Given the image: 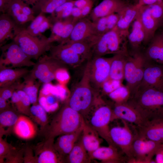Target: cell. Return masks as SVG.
Returning <instances> with one entry per match:
<instances>
[{
	"label": "cell",
	"mask_w": 163,
	"mask_h": 163,
	"mask_svg": "<svg viewBox=\"0 0 163 163\" xmlns=\"http://www.w3.org/2000/svg\"><path fill=\"white\" fill-rule=\"evenodd\" d=\"M85 122L81 115L66 104L41 131L45 139H55L78 130L83 127Z\"/></svg>",
	"instance_id": "obj_2"
},
{
	"label": "cell",
	"mask_w": 163,
	"mask_h": 163,
	"mask_svg": "<svg viewBox=\"0 0 163 163\" xmlns=\"http://www.w3.org/2000/svg\"><path fill=\"white\" fill-rule=\"evenodd\" d=\"M25 28L17 25L7 13H2L0 16V45L8 39H13L18 32Z\"/></svg>",
	"instance_id": "obj_26"
},
{
	"label": "cell",
	"mask_w": 163,
	"mask_h": 163,
	"mask_svg": "<svg viewBox=\"0 0 163 163\" xmlns=\"http://www.w3.org/2000/svg\"><path fill=\"white\" fill-rule=\"evenodd\" d=\"M97 36L93 21L85 17L76 22L69 39L66 41H86L92 45Z\"/></svg>",
	"instance_id": "obj_16"
},
{
	"label": "cell",
	"mask_w": 163,
	"mask_h": 163,
	"mask_svg": "<svg viewBox=\"0 0 163 163\" xmlns=\"http://www.w3.org/2000/svg\"><path fill=\"white\" fill-rule=\"evenodd\" d=\"M46 112L43 107L37 103L33 104L30 108V117L40 126L41 130L48 122Z\"/></svg>",
	"instance_id": "obj_37"
},
{
	"label": "cell",
	"mask_w": 163,
	"mask_h": 163,
	"mask_svg": "<svg viewBox=\"0 0 163 163\" xmlns=\"http://www.w3.org/2000/svg\"><path fill=\"white\" fill-rule=\"evenodd\" d=\"M18 116L11 108L0 112V131L5 128H7L8 131L9 129L11 130L16 122Z\"/></svg>",
	"instance_id": "obj_38"
},
{
	"label": "cell",
	"mask_w": 163,
	"mask_h": 163,
	"mask_svg": "<svg viewBox=\"0 0 163 163\" xmlns=\"http://www.w3.org/2000/svg\"><path fill=\"white\" fill-rule=\"evenodd\" d=\"M24 28L18 32L13 40L31 59L38 60L47 51L49 50L53 43L49 37L42 35L33 36Z\"/></svg>",
	"instance_id": "obj_4"
},
{
	"label": "cell",
	"mask_w": 163,
	"mask_h": 163,
	"mask_svg": "<svg viewBox=\"0 0 163 163\" xmlns=\"http://www.w3.org/2000/svg\"><path fill=\"white\" fill-rule=\"evenodd\" d=\"M62 43H67L84 61L85 60L88 61L92 57V46L87 41H66Z\"/></svg>",
	"instance_id": "obj_35"
},
{
	"label": "cell",
	"mask_w": 163,
	"mask_h": 163,
	"mask_svg": "<svg viewBox=\"0 0 163 163\" xmlns=\"http://www.w3.org/2000/svg\"><path fill=\"white\" fill-rule=\"evenodd\" d=\"M92 1V0H74V6L82 9Z\"/></svg>",
	"instance_id": "obj_56"
},
{
	"label": "cell",
	"mask_w": 163,
	"mask_h": 163,
	"mask_svg": "<svg viewBox=\"0 0 163 163\" xmlns=\"http://www.w3.org/2000/svg\"><path fill=\"white\" fill-rule=\"evenodd\" d=\"M47 103L49 105H51L54 103V99L51 95H47L46 96Z\"/></svg>",
	"instance_id": "obj_60"
},
{
	"label": "cell",
	"mask_w": 163,
	"mask_h": 163,
	"mask_svg": "<svg viewBox=\"0 0 163 163\" xmlns=\"http://www.w3.org/2000/svg\"><path fill=\"white\" fill-rule=\"evenodd\" d=\"M29 5L23 2L22 6L23 12L24 14L27 16H34L35 12L32 8L30 7Z\"/></svg>",
	"instance_id": "obj_53"
},
{
	"label": "cell",
	"mask_w": 163,
	"mask_h": 163,
	"mask_svg": "<svg viewBox=\"0 0 163 163\" xmlns=\"http://www.w3.org/2000/svg\"><path fill=\"white\" fill-rule=\"evenodd\" d=\"M163 1V0H139L138 4L140 5H151Z\"/></svg>",
	"instance_id": "obj_59"
},
{
	"label": "cell",
	"mask_w": 163,
	"mask_h": 163,
	"mask_svg": "<svg viewBox=\"0 0 163 163\" xmlns=\"http://www.w3.org/2000/svg\"><path fill=\"white\" fill-rule=\"evenodd\" d=\"M11 0H0V11L6 13L8 5Z\"/></svg>",
	"instance_id": "obj_57"
},
{
	"label": "cell",
	"mask_w": 163,
	"mask_h": 163,
	"mask_svg": "<svg viewBox=\"0 0 163 163\" xmlns=\"http://www.w3.org/2000/svg\"><path fill=\"white\" fill-rule=\"evenodd\" d=\"M145 33L144 43L150 42L159 25L151 15L147 5H141L139 13Z\"/></svg>",
	"instance_id": "obj_25"
},
{
	"label": "cell",
	"mask_w": 163,
	"mask_h": 163,
	"mask_svg": "<svg viewBox=\"0 0 163 163\" xmlns=\"http://www.w3.org/2000/svg\"><path fill=\"white\" fill-rule=\"evenodd\" d=\"M129 34L120 31L116 26L103 34L101 39L107 54H129L127 43Z\"/></svg>",
	"instance_id": "obj_12"
},
{
	"label": "cell",
	"mask_w": 163,
	"mask_h": 163,
	"mask_svg": "<svg viewBox=\"0 0 163 163\" xmlns=\"http://www.w3.org/2000/svg\"><path fill=\"white\" fill-rule=\"evenodd\" d=\"M6 100L0 97V112L11 108Z\"/></svg>",
	"instance_id": "obj_58"
},
{
	"label": "cell",
	"mask_w": 163,
	"mask_h": 163,
	"mask_svg": "<svg viewBox=\"0 0 163 163\" xmlns=\"http://www.w3.org/2000/svg\"><path fill=\"white\" fill-rule=\"evenodd\" d=\"M24 149L19 150L14 148L5 158V163H18L24 162Z\"/></svg>",
	"instance_id": "obj_43"
},
{
	"label": "cell",
	"mask_w": 163,
	"mask_h": 163,
	"mask_svg": "<svg viewBox=\"0 0 163 163\" xmlns=\"http://www.w3.org/2000/svg\"><path fill=\"white\" fill-rule=\"evenodd\" d=\"M128 3L123 0H103L92 9L90 17L93 21L114 13H119Z\"/></svg>",
	"instance_id": "obj_21"
},
{
	"label": "cell",
	"mask_w": 163,
	"mask_h": 163,
	"mask_svg": "<svg viewBox=\"0 0 163 163\" xmlns=\"http://www.w3.org/2000/svg\"><path fill=\"white\" fill-rule=\"evenodd\" d=\"M112 114V108L104 102H103L94 111L89 123H87L107 142L109 145L117 147L112 141L110 135L109 124L111 121Z\"/></svg>",
	"instance_id": "obj_9"
},
{
	"label": "cell",
	"mask_w": 163,
	"mask_h": 163,
	"mask_svg": "<svg viewBox=\"0 0 163 163\" xmlns=\"http://www.w3.org/2000/svg\"><path fill=\"white\" fill-rule=\"evenodd\" d=\"M98 95V91L91 86L85 69L82 78L73 88L66 104L85 120L97 103Z\"/></svg>",
	"instance_id": "obj_3"
},
{
	"label": "cell",
	"mask_w": 163,
	"mask_h": 163,
	"mask_svg": "<svg viewBox=\"0 0 163 163\" xmlns=\"http://www.w3.org/2000/svg\"><path fill=\"white\" fill-rule=\"evenodd\" d=\"M145 38V31L139 13L133 22L132 29L128 38L134 52L139 51V49L142 43H144Z\"/></svg>",
	"instance_id": "obj_32"
},
{
	"label": "cell",
	"mask_w": 163,
	"mask_h": 163,
	"mask_svg": "<svg viewBox=\"0 0 163 163\" xmlns=\"http://www.w3.org/2000/svg\"><path fill=\"white\" fill-rule=\"evenodd\" d=\"M0 136V162L3 163L7 156L14 148Z\"/></svg>",
	"instance_id": "obj_46"
},
{
	"label": "cell",
	"mask_w": 163,
	"mask_h": 163,
	"mask_svg": "<svg viewBox=\"0 0 163 163\" xmlns=\"http://www.w3.org/2000/svg\"><path fill=\"white\" fill-rule=\"evenodd\" d=\"M140 6L138 3L128 4L118 13L119 17L116 27L120 31L129 34V27L137 17Z\"/></svg>",
	"instance_id": "obj_24"
},
{
	"label": "cell",
	"mask_w": 163,
	"mask_h": 163,
	"mask_svg": "<svg viewBox=\"0 0 163 163\" xmlns=\"http://www.w3.org/2000/svg\"><path fill=\"white\" fill-rule=\"evenodd\" d=\"M156 163H163V143H161L155 154Z\"/></svg>",
	"instance_id": "obj_52"
},
{
	"label": "cell",
	"mask_w": 163,
	"mask_h": 163,
	"mask_svg": "<svg viewBox=\"0 0 163 163\" xmlns=\"http://www.w3.org/2000/svg\"><path fill=\"white\" fill-rule=\"evenodd\" d=\"M50 56L58 60L66 66L76 67L84 61L82 58L75 53L66 43L52 45L49 50Z\"/></svg>",
	"instance_id": "obj_15"
},
{
	"label": "cell",
	"mask_w": 163,
	"mask_h": 163,
	"mask_svg": "<svg viewBox=\"0 0 163 163\" xmlns=\"http://www.w3.org/2000/svg\"><path fill=\"white\" fill-rule=\"evenodd\" d=\"M23 2L21 0H11L6 12L16 24L20 26H23L25 24L32 21L35 18L34 16H28L23 13L22 9Z\"/></svg>",
	"instance_id": "obj_30"
},
{
	"label": "cell",
	"mask_w": 163,
	"mask_h": 163,
	"mask_svg": "<svg viewBox=\"0 0 163 163\" xmlns=\"http://www.w3.org/2000/svg\"><path fill=\"white\" fill-rule=\"evenodd\" d=\"M29 72L25 68L0 69V88L17 82L19 79L26 76Z\"/></svg>",
	"instance_id": "obj_29"
},
{
	"label": "cell",
	"mask_w": 163,
	"mask_h": 163,
	"mask_svg": "<svg viewBox=\"0 0 163 163\" xmlns=\"http://www.w3.org/2000/svg\"><path fill=\"white\" fill-rule=\"evenodd\" d=\"M92 21L97 36L102 35L114 28L108 16L99 18Z\"/></svg>",
	"instance_id": "obj_40"
},
{
	"label": "cell",
	"mask_w": 163,
	"mask_h": 163,
	"mask_svg": "<svg viewBox=\"0 0 163 163\" xmlns=\"http://www.w3.org/2000/svg\"><path fill=\"white\" fill-rule=\"evenodd\" d=\"M25 109L26 115L30 116V104H31L30 98L27 94L22 90L18 89L16 90Z\"/></svg>",
	"instance_id": "obj_47"
},
{
	"label": "cell",
	"mask_w": 163,
	"mask_h": 163,
	"mask_svg": "<svg viewBox=\"0 0 163 163\" xmlns=\"http://www.w3.org/2000/svg\"><path fill=\"white\" fill-rule=\"evenodd\" d=\"M71 16L77 21L81 19V9L74 6L72 9Z\"/></svg>",
	"instance_id": "obj_55"
},
{
	"label": "cell",
	"mask_w": 163,
	"mask_h": 163,
	"mask_svg": "<svg viewBox=\"0 0 163 163\" xmlns=\"http://www.w3.org/2000/svg\"><path fill=\"white\" fill-rule=\"evenodd\" d=\"M21 83L16 82L11 85L0 88V97L7 100L11 97L14 91L19 88Z\"/></svg>",
	"instance_id": "obj_44"
},
{
	"label": "cell",
	"mask_w": 163,
	"mask_h": 163,
	"mask_svg": "<svg viewBox=\"0 0 163 163\" xmlns=\"http://www.w3.org/2000/svg\"><path fill=\"white\" fill-rule=\"evenodd\" d=\"M93 5V2L92 1L89 4L81 9L82 18L86 17L88 14H90L92 10Z\"/></svg>",
	"instance_id": "obj_54"
},
{
	"label": "cell",
	"mask_w": 163,
	"mask_h": 163,
	"mask_svg": "<svg viewBox=\"0 0 163 163\" xmlns=\"http://www.w3.org/2000/svg\"><path fill=\"white\" fill-rule=\"evenodd\" d=\"M24 79V81L21 83L18 89L22 90L27 94L30 98L31 104H37L40 84L37 82L36 79L29 75H27Z\"/></svg>",
	"instance_id": "obj_34"
},
{
	"label": "cell",
	"mask_w": 163,
	"mask_h": 163,
	"mask_svg": "<svg viewBox=\"0 0 163 163\" xmlns=\"http://www.w3.org/2000/svg\"><path fill=\"white\" fill-rule=\"evenodd\" d=\"M11 98L12 103L15 106L18 112L26 115L25 109L16 91L14 92Z\"/></svg>",
	"instance_id": "obj_49"
},
{
	"label": "cell",
	"mask_w": 163,
	"mask_h": 163,
	"mask_svg": "<svg viewBox=\"0 0 163 163\" xmlns=\"http://www.w3.org/2000/svg\"><path fill=\"white\" fill-rule=\"evenodd\" d=\"M128 55L118 54H114L111 57L109 75L108 79L122 82L124 79L125 66Z\"/></svg>",
	"instance_id": "obj_31"
},
{
	"label": "cell",
	"mask_w": 163,
	"mask_h": 163,
	"mask_svg": "<svg viewBox=\"0 0 163 163\" xmlns=\"http://www.w3.org/2000/svg\"><path fill=\"white\" fill-rule=\"evenodd\" d=\"M126 103L146 120L163 119V90L138 86Z\"/></svg>",
	"instance_id": "obj_1"
},
{
	"label": "cell",
	"mask_w": 163,
	"mask_h": 163,
	"mask_svg": "<svg viewBox=\"0 0 163 163\" xmlns=\"http://www.w3.org/2000/svg\"><path fill=\"white\" fill-rule=\"evenodd\" d=\"M25 3L31 5L32 6L34 5L39 0H21Z\"/></svg>",
	"instance_id": "obj_61"
},
{
	"label": "cell",
	"mask_w": 163,
	"mask_h": 163,
	"mask_svg": "<svg viewBox=\"0 0 163 163\" xmlns=\"http://www.w3.org/2000/svg\"><path fill=\"white\" fill-rule=\"evenodd\" d=\"M66 66L58 60L50 56H41L35 63L29 75L41 82L49 83L56 79L57 70Z\"/></svg>",
	"instance_id": "obj_11"
},
{
	"label": "cell",
	"mask_w": 163,
	"mask_h": 163,
	"mask_svg": "<svg viewBox=\"0 0 163 163\" xmlns=\"http://www.w3.org/2000/svg\"><path fill=\"white\" fill-rule=\"evenodd\" d=\"M161 144L146 139L137 132L132 146L131 163H156L152 158Z\"/></svg>",
	"instance_id": "obj_10"
},
{
	"label": "cell",
	"mask_w": 163,
	"mask_h": 163,
	"mask_svg": "<svg viewBox=\"0 0 163 163\" xmlns=\"http://www.w3.org/2000/svg\"><path fill=\"white\" fill-rule=\"evenodd\" d=\"M136 126L138 133L140 136L163 143V119L146 120L142 124Z\"/></svg>",
	"instance_id": "obj_19"
},
{
	"label": "cell",
	"mask_w": 163,
	"mask_h": 163,
	"mask_svg": "<svg viewBox=\"0 0 163 163\" xmlns=\"http://www.w3.org/2000/svg\"><path fill=\"white\" fill-rule=\"evenodd\" d=\"M122 120L123 126L110 129V136L115 145L127 157L128 163H131L133 159L132 146L137 130L135 125Z\"/></svg>",
	"instance_id": "obj_6"
},
{
	"label": "cell",
	"mask_w": 163,
	"mask_h": 163,
	"mask_svg": "<svg viewBox=\"0 0 163 163\" xmlns=\"http://www.w3.org/2000/svg\"><path fill=\"white\" fill-rule=\"evenodd\" d=\"M33 150L29 147H27L24 149V163H37L35 155Z\"/></svg>",
	"instance_id": "obj_50"
},
{
	"label": "cell",
	"mask_w": 163,
	"mask_h": 163,
	"mask_svg": "<svg viewBox=\"0 0 163 163\" xmlns=\"http://www.w3.org/2000/svg\"><path fill=\"white\" fill-rule=\"evenodd\" d=\"M144 55L146 60L163 64V33L155 35Z\"/></svg>",
	"instance_id": "obj_27"
},
{
	"label": "cell",
	"mask_w": 163,
	"mask_h": 163,
	"mask_svg": "<svg viewBox=\"0 0 163 163\" xmlns=\"http://www.w3.org/2000/svg\"><path fill=\"white\" fill-rule=\"evenodd\" d=\"M83 128L73 133L60 136L54 142L55 149L65 159L66 162V158L80 137Z\"/></svg>",
	"instance_id": "obj_23"
},
{
	"label": "cell",
	"mask_w": 163,
	"mask_h": 163,
	"mask_svg": "<svg viewBox=\"0 0 163 163\" xmlns=\"http://www.w3.org/2000/svg\"><path fill=\"white\" fill-rule=\"evenodd\" d=\"M91 160L96 159L103 163H128L126 156L117 147L112 145L100 147L90 155Z\"/></svg>",
	"instance_id": "obj_18"
},
{
	"label": "cell",
	"mask_w": 163,
	"mask_h": 163,
	"mask_svg": "<svg viewBox=\"0 0 163 163\" xmlns=\"http://www.w3.org/2000/svg\"><path fill=\"white\" fill-rule=\"evenodd\" d=\"M45 15V13L40 12L36 17L34 19L31 21V23L27 28L25 30L28 33L39 27L42 23L47 18Z\"/></svg>",
	"instance_id": "obj_48"
},
{
	"label": "cell",
	"mask_w": 163,
	"mask_h": 163,
	"mask_svg": "<svg viewBox=\"0 0 163 163\" xmlns=\"http://www.w3.org/2000/svg\"><path fill=\"white\" fill-rule=\"evenodd\" d=\"M117 119L125 120L137 126L142 124L146 120L127 103H114L112 108L111 121Z\"/></svg>",
	"instance_id": "obj_20"
},
{
	"label": "cell",
	"mask_w": 163,
	"mask_h": 163,
	"mask_svg": "<svg viewBox=\"0 0 163 163\" xmlns=\"http://www.w3.org/2000/svg\"><path fill=\"white\" fill-rule=\"evenodd\" d=\"M50 18L51 34L49 37L52 42H57L60 43L67 40L75 24L78 21L71 16L60 20H54Z\"/></svg>",
	"instance_id": "obj_17"
},
{
	"label": "cell",
	"mask_w": 163,
	"mask_h": 163,
	"mask_svg": "<svg viewBox=\"0 0 163 163\" xmlns=\"http://www.w3.org/2000/svg\"><path fill=\"white\" fill-rule=\"evenodd\" d=\"M74 0L67 2L57 8L50 16L54 20H60L71 16Z\"/></svg>",
	"instance_id": "obj_41"
},
{
	"label": "cell",
	"mask_w": 163,
	"mask_h": 163,
	"mask_svg": "<svg viewBox=\"0 0 163 163\" xmlns=\"http://www.w3.org/2000/svg\"><path fill=\"white\" fill-rule=\"evenodd\" d=\"M122 82L110 79H107L103 84L101 88L104 94H108L115 90L123 85Z\"/></svg>",
	"instance_id": "obj_45"
},
{
	"label": "cell",
	"mask_w": 163,
	"mask_h": 163,
	"mask_svg": "<svg viewBox=\"0 0 163 163\" xmlns=\"http://www.w3.org/2000/svg\"><path fill=\"white\" fill-rule=\"evenodd\" d=\"M145 61L144 54L140 51L134 52L127 57L124 79L131 96L142 80Z\"/></svg>",
	"instance_id": "obj_5"
},
{
	"label": "cell",
	"mask_w": 163,
	"mask_h": 163,
	"mask_svg": "<svg viewBox=\"0 0 163 163\" xmlns=\"http://www.w3.org/2000/svg\"><path fill=\"white\" fill-rule=\"evenodd\" d=\"M115 104L126 103L130 99L131 94L129 89L123 85L118 87L107 95Z\"/></svg>",
	"instance_id": "obj_39"
},
{
	"label": "cell",
	"mask_w": 163,
	"mask_h": 163,
	"mask_svg": "<svg viewBox=\"0 0 163 163\" xmlns=\"http://www.w3.org/2000/svg\"><path fill=\"white\" fill-rule=\"evenodd\" d=\"M73 0H39L32 6L36 12L53 14L56 9L63 4Z\"/></svg>",
	"instance_id": "obj_36"
},
{
	"label": "cell",
	"mask_w": 163,
	"mask_h": 163,
	"mask_svg": "<svg viewBox=\"0 0 163 163\" xmlns=\"http://www.w3.org/2000/svg\"><path fill=\"white\" fill-rule=\"evenodd\" d=\"M91 160L82 143L81 135L66 158L69 163H90Z\"/></svg>",
	"instance_id": "obj_33"
},
{
	"label": "cell",
	"mask_w": 163,
	"mask_h": 163,
	"mask_svg": "<svg viewBox=\"0 0 163 163\" xmlns=\"http://www.w3.org/2000/svg\"><path fill=\"white\" fill-rule=\"evenodd\" d=\"M111 60V57L96 56L88 61L85 69L90 84L98 91L109 78Z\"/></svg>",
	"instance_id": "obj_8"
},
{
	"label": "cell",
	"mask_w": 163,
	"mask_h": 163,
	"mask_svg": "<svg viewBox=\"0 0 163 163\" xmlns=\"http://www.w3.org/2000/svg\"><path fill=\"white\" fill-rule=\"evenodd\" d=\"M0 69L33 66L35 64L13 40L1 46Z\"/></svg>",
	"instance_id": "obj_7"
},
{
	"label": "cell",
	"mask_w": 163,
	"mask_h": 163,
	"mask_svg": "<svg viewBox=\"0 0 163 163\" xmlns=\"http://www.w3.org/2000/svg\"><path fill=\"white\" fill-rule=\"evenodd\" d=\"M138 86L163 90V64L146 60L142 79Z\"/></svg>",
	"instance_id": "obj_14"
},
{
	"label": "cell",
	"mask_w": 163,
	"mask_h": 163,
	"mask_svg": "<svg viewBox=\"0 0 163 163\" xmlns=\"http://www.w3.org/2000/svg\"><path fill=\"white\" fill-rule=\"evenodd\" d=\"M13 131L18 138L27 140L33 139L37 133V126L34 122L30 118L22 115L19 116Z\"/></svg>",
	"instance_id": "obj_22"
},
{
	"label": "cell",
	"mask_w": 163,
	"mask_h": 163,
	"mask_svg": "<svg viewBox=\"0 0 163 163\" xmlns=\"http://www.w3.org/2000/svg\"><path fill=\"white\" fill-rule=\"evenodd\" d=\"M100 136L97 132L85 121L83 128L81 138L83 145L90 156L100 147L101 140Z\"/></svg>",
	"instance_id": "obj_28"
},
{
	"label": "cell",
	"mask_w": 163,
	"mask_h": 163,
	"mask_svg": "<svg viewBox=\"0 0 163 163\" xmlns=\"http://www.w3.org/2000/svg\"><path fill=\"white\" fill-rule=\"evenodd\" d=\"M69 75L65 68H61L58 69L56 73V78L61 81H64L68 79Z\"/></svg>",
	"instance_id": "obj_51"
},
{
	"label": "cell",
	"mask_w": 163,
	"mask_h": 163,
	"mask_svg": "<svg viewBox=\"0 0 163 163\" xmlns=\"http://www.w3.org/2000/svg\"><path fill=\"white\" fill-rule=\"evenodd\" d=\"M54 138L45 139L34 148L37 163H62L66 162L55 149Z\"/></svg>",
	"instance_id": "obj_13"
},
{
	"label": "cell",
	"mask_w": 163,
	"mask_h": 163,
	"mask_svg": "<svg viewBox=\"0 0 163 163\" xmlns=\"http://www.w3.org/2000/svg\"><path fill=\"white\" fill-rule=\"evenodd\" d=\"M147 5L152 17L160 26L163 22V1Z\"/></svg>",
	"instance_id": "obj_42"
}]
</instances>
